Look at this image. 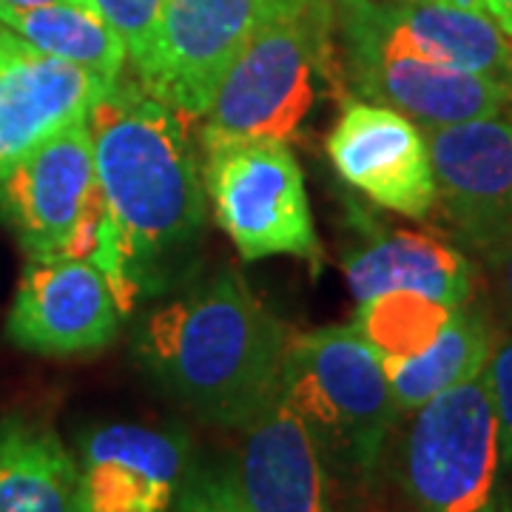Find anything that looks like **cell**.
I'll list each match as a JSON object with an SVG mask.
<instances>
[{
    "mask_svg": "<svg viewBox=\"0 0 512 512\" xmlns=\"http://www.w3.org/2000/svg\"><path fill=\"white\" fill-rule=\"evenodd\" d=\"M296 0H168L131 77L168 109L205 117L242 49Z\"/></svg>",
    "mask_w": 512,
    "mask_h": 512,
    "instance_id": "8",
    "label": "cell"
},
{
    "mask_svg": "<svg viewBox=\"0 0 512 512\" xmlns=\"http://www.w3.org/2000/svg\"><path fill=\"white\" fill-rule=\"evenodd\" d=\"M288 328L234 268L183 285L134 328V359L197 419L245 430L282 390Z\"/></svg>",
    "mask_w": 512,
    "mask_h": 512,
    "instance_id": "2",
    "label": "cell"
},
{
    "mask_svg": "<svg viewBox=\"0 0 512 512\" xmlns=\"http://www.w3.org/2000/svg\"><path fill=\"white\" fill-rule=\"evenodd\" d=\"M3 29H6V26H3V23H0V32H3Z\"/></svg>",
    "mask_w": 512,
    "mask_h": 512,
    "instance_id": "29",
    "label": "cell"
},
{
    "mask_svg": "<svg viewBox=\"0 0 512 512\" xmlns=\"http://www.w3.org/2000/svg\"><path fill=\"white\" fill-rule=\"evenodd\" d=\"M501 427L487 370L413 410L402 490L413 512H498Z\"/></svg>",
    "mask_w": 512,
    "mask_h": 512,
    "instance_id": "6",
    "label": "cell"
},
{
    "mask_svg": "<svg viewBox=\"0 0 512 512\" xmlns=\"http://www.w3.org/2000/svg\"><path fill=\"white\" fill-rule=\"evenodd\" d=\"M200 171L214 220L245 262L296 256L322 262L302 168L288 143L217 126L200 131Z\"/></svg>",
    "mask_w": 512,
    "mask_h": 512,
    "instance_id": "5",
    "label": "cell"
},
{
    "mask_svg": "<svg viewBox=\"0 0 512 512\" xmlns=\"http://www.w3.org/2000/svg\"><path fill=\"white\" fill-rule=\"evenodd\" d=\"M348 291L356 302L390 291H416L450 308L470 305L476 268L450 242L419 231H390L353 248L345 262Z\"/></svg>",
    "mask_w": 512,
    "mask_h": 512,
    "instance_id": "17",
    "label": "cell"
},
{
    "mask_svg": "<svg viewBox=\"0 0 512 512\" xmlns=\"http://www.w3.org/2000/svg\"><path fill=\"white\" fill-rule=\"evenodd\" d=\"M0 512H86L80 461L55 430L0 421Z\"/></svg>",
    "mask_w": 512,
    "mask_h": 512,
    "instance_id": "18",
    "label": "cell"
},
{
    "mask_svg": "<svg viewBox=\"0 0 512 512\" xmlns=\"http://www.w3.org/2000/svg\"><path fill=\"white\" fill-rule=\"evenodd\" d=\"M478 251L484 256V265L490 271L501 305L512 313V225L498 231L484 245H478Z\"/></svg>",
    "mask_w": 512,
    "mask_h": 512,
    "instance_id": "25",
    "label": "cell"
},
{
    "mask_svg": "<svg viewBox=\"0 0 512 512\" xmlns=\"http://www.w3.org/2000/svg\"><path fill=\"white\" fill-rule=\"evenodd\" d=\"M444 3H458V6H476V0H444Z\"/></svg>",
    "mask_w": 512,
    "mask_h": 512,
    "instance_id": "28",
    "label": "cell"
},
{
    "mask_svg": "<svg viewBox=\"0 0 512 512\" xmlns=\"http://www.w3.org/2000/svg\"><path fill=\"white\" fill-rule=\"evenodd\" d=\"M487 382L493 393L498 427H501V456L504 467H512V336L493 345L490 362H487Z\"/></svg>",
    "mask_w": 512,
    "mask_h": 512,
    "instance_id": "24",
    "label": "cell"
},
{
    "mask_svg": "<svg viewBox=\"0 0 512 512\" xmlns=\"http://www.w3.org/2000/svg\"><path fill=\"white\" fill-rule=\"evenodd\" d=\"M436 174V205L458 234L484 245L512 225V123L481 117L424 128Z\"/></svg>",
    "mask_w": 512,
    "mask_h": 512,
    "instance_id": "15",
    "label": "cell"
},
{
    "mask_svg": "<svg viewBox=\"0 0 512 512\" xmlns=\"http://www.w3.org/2000/svg\"><path fill=\"white\" fill-rule=\"evenodd\" d=\"M464 308V305H461ZM458 308L416 291H390L359 302L353 325L379 353L382 365L413 359L436 342Z\"/></svg>",
    "mask_w": 512,
    "mask_h": 512,
    "instance_id": "21",
    "label": "cell"
},
{
    "mask_svg": "<svg viewBox=\"0 0 512 512\" xmlns=\"http://www.w3.org/2000/svg\"><path fill=\"white\" fill-rule=\"evenodd\" d=\"M282 399L305 421L336 484H367L402 416L379 353L356 325L291 336Z\"/></svg>",
    "mask_w": 512,
    "mask_h": 512,
    "instance_id": "3",
    "label": "cell"
},
{
    "mask_svg": "<svg viewBox=\"0 0 512 512\" xmlns=\"http://www.w3.org/2000/svg\"><path fill=\"white\" fill-rule=\"evenodd\" d=\"M0 220L29 259H89L109 225L89 120L63 128L0 174Z\"/></svg>",
    "mask_w": 512,
    "mask_h": 512,
    "instance_id": "7",
    "label": "cell"
},
{
    "mask_svg": "<svg viewBox=\"0 0 512 512\" xmlns=\"http://www.w3.org/2000/svg\"><path fill=\"white\" fill-rule=\"evenodd\" d=\"M109 279L89 259H29L6 319L15 348L69 359L106 350L120 330Z\"/></svg>",
    "mask_w": 512,
    "mask_h": 512,
    "instance_id": "10",
    "label": "cell"
},
{
    "mask_svg": "<svg viewBox=\"0 0 512 512\" xmlns=\"http://www.w3.org/2000/svg\"><path fill=\"white\" fill-rule=\"evenodd\" d=\"M185 120L134 77H120L89 114L111 220L94 265L109 279L120 313L171 291L191 271L205 234L208 194Z\"/></svg>",
    "mask_w": 512,
    "mask_h": 512,
    "instance_id": "1",
    "label": "cell"
},
{
    "mask_svg": "<svg viewBox=\"0 0 512 512\" xmlns=\"http://www.w3.org/2000/svg\"><path fill=\"white\" fill-rule=\"evenodd\" d=\"M174 512H251L245 507L242 495L231 473H211L194 470L185 478Z\"/></svg>",
    "mask_w": 512,
    "mask_h": 512,
    "instance_id": "23",
    "label": "cell"
},
{
    "mask_svg": "<svg viewBox=\"0 0 512 512\" xmlns=\"http://www.w3.org/2000/svg\"><path fill=\"white\" fill-rule=\"evenodd\" d=\"M339 72L353 94L410 117L416 126H456L512 111V86L490 74L464 72L419 57L339 49Z\"/></svg>",
    "mask_w": 512,
    "mask_h": 512,
    "instance_id": "12",
    "label": "cell"
},
{
    "mask_svg": "<svg viewBox=\"0 0 512 512\" xmlns=\"http://www.w3.org/2000/svg\"><path fill=\"white\" fill-rule=\"evenodd\" d=\"M191 473L183 430L103 424L80 444L86 512H174Z\"/></svg>",
    "mask_w": 512,
    "mask_h": 512,
    "instance_id": "14",
    "label": "cell"
},
{
    "mask_svg": "<svg viewBox=\"0 0 512 512\" xmlns=\"http://www.w3.org/2000/svg\"><path fill=\"white\" fill-rule=\"evenodd\" d=\"M336 46L407 55L512 86V37L478 6L444 0H333Z\"/></svg>",
    "mask_w": 512,
    "mask_h": 512,
    "instance_id": "9",
    "label": "cell"
},
{
    "mask_svg": "<svg viewBox=\"0 0 512 512\" xmlns=\"http://www.w3.org/2000/svg\"><path fill=\"white\" fill-rule=\"evenodd\" d=\"M111 83L0 32V174L63 128L89 120Z\"/></svg>",
    "mask_w": 512,
    "mask_h": 512,
    "instance_id": "13",
    "label": "cell"
},
{
    "mask_svg": "<svg viewBox=\"0 0 512 512\" xmlns=\"http://www.w3.org/2000/svg\"><path fill=\"white\" fill-rule=\"evenodd\" d=\"M46 3H74V6L94 9L92 0H0V6H12V9H29V6H46ZM94 12H97V9H94Z\"/></svg>",
    "mask_w": 512,
    "mask_h": 512,
    "instance_id": "27",
    "label": "cell"
},
{
    "mask_svg": "<svg viewBox=\"0 0 512 512\" xmlns=\"http://www.w3.org/2000/svg\"><path fill=\"white\" fill-rule=\"evenodd\" d=\"M325 83H342L333 0H296L231 63L205 123L291 143Z\"/></svg>",
    "mask_w": 512,
    "mask_h": 512,
    "instance_id": "4",
    "label": "cell"
},
{
    "mask_svg": "<svg viewBox=\"0 0 512 512\" xmlns=\"http://www.w3.org/2000/svg\"><path fill=\"white\" fill-rule=\"evenodd\" d=\"M97 15L123 37L131 69L148 55L168 0H92Z\"/></svg>",
    "mask_w": 512,
    "mask_h": 512,
    "instance_id": "22",
    "label": "cell"
},
{
    "mask_svg": "<svg viewBox=\"0 0 512 512\" xmlns=\"http://www.w3.org/2000/svg\"><path fill=\"white\" fill-rule=\"evenodd\" d=\"M328 157L339 177L373 205L424 220L436 208V174L424 128L399 111L348 100L328 134Z\"/></svg>",
    "mask_w": 512,
    "mask_h": 512,
    "instance_id": "11",
    "label": "cell"
},
{
    "mask_svg": "<svg viewBox=\"0 0 512 512\" xmlns=\"http://www.w3.org/2000/svg\"><path fill=\"white\" fill-rule=\"evenodd\" d=\"M231 473L251 512H342L336 478L282 393L245 430Z\"/></svg>",
    "mask_w": 512,
    "mask_h": 512,
    "instance_id": "16",
    "label": "cell"
},
{
    "mask_svg": "<svg viewBox=\"0 0 512 512\" xmlns=\"http://www.w3.org/2000/svg\"><path fill=\"white\" fill-rule=\"evenodd\" d=\"M476 6L512 37V0H476Z\"/></svg>",
    "mask_w": 512,
    "mask_h": 512,
    "instance_id": "26",
    "label": "cell"
},
{
    "mask_svg": "<svg viewBox=\"0 0 512 512\" xmlns=\"http://www.w3.org/2000/svg\"><path fill=\"white\" fill-rule=\"evenodd\" d=\"M493 345V330L487 319L470 305H464L430 348H424L413 359L387 362L384 373L390 379L402 416L419 410L421 404L444 390L478 376L490 362Z\"/></svg>",
    "mask_w": 512,
    "mask_h": 512,
    "instance_id": "20",
    "label": "cell"
},
{
    "mask_svg": "<svg viewBox=\"0 0 512 512\" xmlns=\"http://www.w3.org/2000/svg\"><path fill=\"white\" fill-rule=\"evenodd\" d=\"M0 23L46 55L83 66L106 83H117L128 63L123 37L94 9L74 3H46L29 9L0 6Z\"/></svg>",
    "mask_w": 512,
    "mask_h": 512,
    "instance_id": "19",
    "label": "cell"
}]
</instances>
